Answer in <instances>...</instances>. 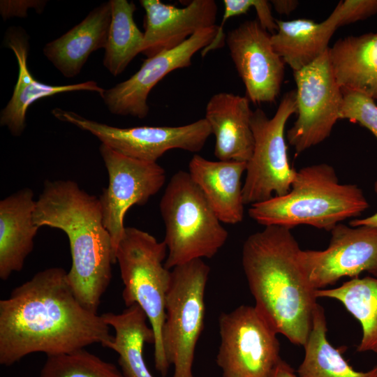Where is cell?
<instances>
[{
    "label": "cell",
    "instance_id": "cell-1",
    "mask_svg": "<svg viewBox=\"0 0 377 377\" xmlns=\"http://www.w3.org/2000/svg\"><path fill=\"white\" fill-rule=\"evenodd\" d=\"M102 316L75 296L61 267L36 273L0 301V364L34 353L58 355L112 340Z\"/></svg>",
    "mask_w": 377,
    "mask_h": 377
},
{
    "label": "cell",
    "instance_id": "cell-2",
    "mask_svg": "<svg viewBox=\"0 0 377 377\" xmlns=\"http://www.w3.org/2000/svg\"><path fill=\"white\" fill-rule=\"evenodd\" d=\"M291 229L268 226L244 242L242 263L255 307L277 334L304 346L318 304Z\"/></svg>",
    "mask_w": 377,
    "mask_h": 377
},
{
    "label": "cell",
    "instance_id": "cell-3",
    "mask_svg": "<svg viewBox=\"0 0 377 377\" xmlns=\"http://www.w3.org/2000/svg\"><path fill=\"white\" fill-rule=\"evenodd\" d=\"M34 222L39 228L47 226L66 233L72 258L69 285L85 308L98 313L115 263L98 198L74 181L47 180L36 200Z\"/></svg>",
    "mask_w": 377,
    "mask_h": 377
},
{
    "label": "cell",
    "instance_id": "cell-4",
    "mask_svg": "<svg viewBox=\"0 0 377 377\" xmlns=\"http://www.w3.org/2000/svg\"><path fill=\"white\" fill-rule=\"evenodd\" d=\"M369 207L362 188L356 184H341L334 168L323 163L296 170L286 194L250 205L248 214L264 226L292 229L308 225L330 231Z\"/></svg>",
    "mask_w": 377,
    "mask_h": 377
},
{
    "label": "cell",
    "instance_id": "cell-5",
    "mask_svg": "<svg viewBox=\"0 0 377 377\" xmlns=\"http://www.w3.org/2000/svg\"><path fill=\"white\" fill-rule=\"evenodd\" d=\"M159 209L165 226L168 269L212 258L228 239V231L188 172L179 170L172 176Z\"/></svg>",
    "mask_w": 377,
    "mask_h": 377
},
{
    "label": "cell",
    "instance_id": "cell-6",
    "mask_svg": "<svg viewBox=\"0 0 377 377\" xmlns=\"http://www.w3.org/2000/svg\"><path fill=\"white\" fill-rule=\"evenodd\" d=\"M167 254L163 241L158 242L149 233L134 227H126L115 254L124 286V304L126 307L136 304L145 313L154 335L155 367L163 376L170 367L162 342L165 297L171 274L165 266Z\"/></svg>",
    "mask_w": 377,
    "mask_h": 377
},
{
    "label": "cell",
    "instance_id": "cell-7",
    "mask_svg": "<svg viewBox=\"0 0 377 377\" xmlns=\"http://www.w3.org/2000/svg\"><path fill=\"white\" fill-rule=\"evenodd\" d=\"M165 297L162 342L173 377H194L192 367L204 326L205 292L210 267L202 259L175 267Z\"/></svg>",
    "mask_w": 377,
    "mask_h": 377
},
{
    "label": "cell",
    "instance_id": "cell-8",
    "mask_svg": "<svg viewBox=\"0 0 377 377\" xmlns=\"http://www.w3.org/2000/svg\"><path fill=\"white\" fill-rule=\"evenodd\" d=\"M295 113V90L285 94L272 118L260 108L253 111L251 126L254 147L246 162L242 187L245 205L281 196L290 191L296 170L288 161L284 133L288 119Z\"/></svg>",
    "mask_w": 377,
    "mask_h": 377
},
{
    "label": "cell",
    "instance_id": "cell-9",
    "mask_svg": "<svg viewBox=\"0 0 377 377\" xmlns=\"http://www.w3.org/2000/svg\"><path fill=\"white\" fill-rule=\"evenodd\" d=\"M216 364L222 377H272L281 360L278 334L255 306L241 305L219 318Z\"/></svg>",
    "mask_w": 377,
    "mask_h": 377
},
{
    "label": "cell",
    "instance_id": "cell-10",
    "mask_svg": "<svg viewBox=\"0 0 377 377\" xmlns=\"http://www.w3.org/2000/svg\"><path fill=\"white\" fill-rule=\"evenodd\" d=\"M59 120L88 131L113 150L133 158L156 162L166 151L179 149L198 152L212 135L203 118L178 126H136L118 128L86 119L61 108L52 110Z\"/></svg>",
    "mask_w": 377,
    "mask_h": 377
},
{
    "label": "cell",
    "instance_id": "cell-11",
    "mask_svg": "<svg viewBox=\"0 0 377 377\" xmlns=\"http://www.w3.org/2000/svg\"><path fill=\"white\" fill-rule=\"evenodd\" d=\"M297 117L287 131L297 154L314 147L330 135L343 103V92L331 66L329 50L310 65L293 72Z\"/></svg>",
    "mask_w": 377,
    "mask_h": 377
},
{
    "label": "cell",
    "instance_id": "cell-12",
    "mask_svg": "<svg viewBox=\"0 0 377 377\" xmlns=\"http://www.w3.org/2000/svg\"><path fill=\"white\" fill-rule=\"evenodd\" d=\"M99 151L109 181L98 199L115 261L116 251L126 228L124 220L128 210L134 205H145L156 195L165 184L166 172L157 162L128 157L103 144Z\"/></svg>",
    "mask_w": 377,
    "mask_h": 377
},
{
    "label": "cell",
    "instance_id": "cell-13",
    "mask_svg": "<svg viewBox=\"0 0 377 377\" xmlns=\"http://www.w3.org/2000/svg\"><path fill=\"white\" fill-rule=\"evenodd\" d=\"M330 232L325 249H301L300 253L302 267L313 289H323L343 277H359L362 272L377 277V227L341 223Z\"/></svg>",
    "mask_w": 377,
    "mask_h": 377
},
{
    "label": "cell",
    "instance_id": "cell-14",
    "mask_svg": "<svg viewBox=\"0 0 377 377\" xmlns=\"http://www.w3.org/2000/svg\"><path fill=\"white\" fill-rule=\"evenodd\" d=\"M218 25L198 31L179 46L147 58L128 80L105 89L101 97L113 114L140 119L147 116V98L151 90L170 72L188 67L193 55L215 38Z\"/></svg>",
    "mask_w": 377,
    "mask_h": 377
},
{
    "label": "cell",
    "instance_id": "cell-15",
    "mask_svg": "<svg viewBox=\"0 0 377 377\" xmlns=\"http://www.w3.org/2000/svg\"><path fill=\"white\" fill-rule=\"evenodd\" d=\"M271 36L257 20H246L227 34L231 59L253 104L275 102L284 78L286 64Z\"/></svg>",
    "mask_w": 377,
    "mask_h": 377
},
{
    "label": "cell",
    "instance_id": "cell-16",
    "mask_svg": "<svg viewBox=\"0 0 377 377\" xmlns=\"http://www.w3.org/2000/svg\"><path fill=\"white\" fill-rule=\"evenodd\" d=\"M145 10L141 54L147 58L173 49L200 30L216 25L218 6L214 0H193L178 8L159 0H140Z\"/></svg>",
    "mask_w": 377,
    "mask_h": 377
},
{
    "label": "cell",
    "instance_id": "cell-17",
    "mask_svg": "<svg viewBox=\"0 0 377 377\" xmlns=\"http://www.w3.org/2000/svg\"><path fill=\"white\" fill-rule=\"evenodd\" d=\"M6 46L15 54L18 64V76L13 95L0 113V124L15 137L26 128L28 108L35 101L57 94L75 91H89L102 95L104 89L92 80L66 85H50L34 78L27 66L29 37L20 27H10L5 35Z\"/></svg>",
    "mask_w": 377,
    "mask_h": 377
},
{
    "label": "cell",
    "instance_id": "cell-18",
    "mask_svg": "<svg viewBox=\"0 0 377 377\" xmlns=\"http://www.w3.org/2000/svg\"><path fill=\"white\" fill-rule=\"evenodd\" d=\"M250 101L229 92L214 94L205 119L215 138L214 156L219 161L247 162L253 151Z\"/></svg>",
    "mask_w": 377,
    "mask_h": 377
},
{
    "label": "cell",
    "instance_id": "cell-19",
    "mask_svg": "<svg viewBox=\"0 0 377 377\" xmlns=\"http://www.w3.org/2000/svg\"><path fill=\"white\" fill-rule=\"evenodd\" d=\"M246 163L210 161L195 154L188 173L221 223L237 224L244 214L242 178Z\"/></svg>",
    "mask_w": 377,
    "mask_h": 377
},
{
    "label": "cell",
    "instance_id": "cell-20",
    "mask_svg": "<svg viewBox=\"0 0 377 377\" xmlns=\"http://www.w3.org/2000/svg\"><path fill=\"white\" fill-rule=\"evenodd\" d=\"M34 192L24 188L0 202V278L8 279L24 267L39 229L34 222Z\"/></svg>",
    "mask_w": 377,
    "mask_h": 377
},
{
    "label": "cell",
    "instance_id": "cell-21",
    "mask_svg": "<svg viewBox=\"0 0 377 377\" xmlns=\"http://www.w3.org/2000/svg\"><path fill=\"white\" fill-rule=\"evenodd\" d=\"M111 16L110 1L102 3L81 22L47 43L43 54L64 77L77 75L93 52L105 49Z\"/></svg>",
    "mask_w": 377,
    "mask_h": 377
},
{
    "label": "cell",
    "instance_id": "cell-22",
    "mask_svg": "<svg viewBox=\"0 0 377 377\" xmlns=\"http://www.w3.org/2000/svg\"><path fill=\"white\" fill-rule=\"evenodd\" d=\"M276 22L277 30L271 36L272 45L294 72L310 65L329 50V42L339 28V13L335 7L319 23L304 18Z\"/></svg>",
    "mask_w": 377,
    "mask_h": 377
},
{
    "label": "cell",
    "instance_id": "cell-23",
    "mask_svg": "<svg viewBox=\"0 0 377 377\" xmlns=\"http://www.w3.org/2000/svg\"><path fill=\"white\" fill-rule=\"evenodd\" d=\"M329 55L342 91L377 100V32L340 38L329 48Z\"/></svg>",
    "mask_w": 377,
    "mask_h": 377
},
{
    "label": "cell",
    "instance_id": "cell-24",
    "mask_svg": "<svg viewBox=\"0 0 377 377\" xmlns=\"http://www.w3.org/2000/svg\"><path fill=\"white\" fill-rule=\"evenodd\" d=\"M114 330V336L105 347L115 351L125 377H154L146 365L143 349L146 343H154V335L143 310L136 304L120 313L101 315Z\"/></svg>",
    "mask_w": 377,
    "mask_h": 377
},
{
    "label": "cell",
    "instance_id": "cell-25",
    "mask_svg": "<svg viewBox=\"0 0 377 377\" xmlns=\"http://www.w3.org/2000/svg\"><path fill=\"white\" fill-rule=\"evenodd\" d=\"M327 322L323 306L317 304L308 339L303 346L304 355L296 374L297 377H377V364L367 371H359L334 348L327 337Z\"/></svg>",
    "mask_w": 377,
    "mask_h": 377
},
{
    "label": "cell",
    "instance_id": "cell-26",
    "mask_svg": "<svg viewBox=\"0 0 377 377\" xmlns=\"http://www.w3.org/2000/svg\"><path fill=\"white\" fill-rule=\"evenodd\" d=\"M315 295L341 302L360 323L362 338L357 352L377 353V277L353 278L334 288L316 290Z\"/></svg>",
    "mask_w": 377,
    "mask_h": 377
},
{
    "label": "cell",
    "instance_id": "cell-27",
    "mask_svg": "<svg viewBox=\"0 0 377 377\" xmlns=\"http://www.w3.org/2000/svg\"><path fill=\"white\" fill-rule=\"evenodd\" d=\"M111 22L105 47L103 66L113 75L121 74L130 62L142 52L144 32L137 27L133 2L110 0Z\"/></svg>",
    "mask_w": 377,
    "mask_h": 377
},
{
    "label": "cell",
    "instance_id": "cell-28",
    "mask_svg": "<svg viewBox=\"0 0 377 377\" xmlns=\"http://www.w3.org/2000/svg\"><path fill=\"white\" fill-rule=\"evenodd\" d=\"M39 377H125L113 364L84 348L47 356Z\"/></svg>",
    "mask_w": 377,
    "mask_h": 377
},
{
    "label": "cell",
    "instance_id": "cell-29",
    "mask_svg": "<svg viewBox=\"0 0 377 377\" xmlns=\"http://www.w3.org/2000/svg\"><path fill=\"white\" fill-rule=\"evenodd\" d=\"M340 119H348L367 128L377 139V105L371 98L351 91H342Z\"/></svg>",
    "mask_w": 377,
    "mask_h": 377
},
{
    "label": "cell",
    "instance_id": "cell-30",
    "mask_svg": "<svg viewBox=\"0 0 377 377\" xmlns=\"http://www.w3.org/2000/svg\"><path fill=\"white\" fill-rule=\"evenodd\" d=\"M336 8L339 13V27L377 14V0L340 1Z\"/></svg>",
    "mask_w": 377,
    "mask_h": 377
},
{
    "label": "cell",
    "instance_id": "cell-31",
    "mask_svg": "<svg viewBox=\"0 0 377 377\" xmlns=\"http://www.w3.org/2000/svg\"><path fill=\"white\" fill-rule=\"evenodd\" d=\"M223 3L224 12L217 34L212 43L201 51L202 57L211 50L222 47L224 43L223 27L226 20L247 13L250 8L254 6L255 0H224Z\"/></svg>",
    "mask_w": 377,
    "mask_h": 377
},
{
    "label": "cell",
    "instance_id": "cell-32",
    "mask_svg": "<svg viewBox=\"0 0 377 377\" xmlns=\"http://www.w3.org/2000/svg\"><path fill=\"white\" fill-rule=\"evenodd\" d=\"M46 2V1H1V14L4 20L13 16L25 17L29 8L41 11Z\"/></svg>",
    "mask_w": 377,
    "mask_h": 377
},
{
    "label": "cell",
    "instance_id": "cell-33",
    "mask_svg": "<svg viewBox=\"0 0 377 377\" xmlns=\"http://www.w3.org/2000/svg\"><path fill=\"white\" fill-rule=\"evenodd\" d=\"M271 3L266 0H255L254 9L257 15V20L260 25L271 34L277 30L276 20L272 13Z\"/></svg>",
    "mask_w": 377,
    "mask_h": 377
},
{
    "label": "cell",
    "instance_id": "cell-34",
    "mask_svg": "<svg viewBox=\"0 0 377 377\" xmlns=\"http://www.w3.org/2000/svg\"><path fill=\"white\" fill-rule=\"evenodd\" d=\"M271 5L279 14L288 15L297 8L299 1L296 0H273L271 1Z\"/></svg>",
    "mask_w": 377,
    "mask_h": 377
},
{
    "label": "cell",
    "instance_id": "cell-35",
    "mask_svg": "<svg viewBox=\"0 0 377 377\" xmlns=\"http://www.w3.org/2000/svg\"><path fill=\"white\" fill-rule=\"evenodd\" d=\"M272 377H297V376L291 366L281 359Z\"/></svg>",
    "mask_w": 377,
    "mask_h": 377
},
{
    "label": "cell",
    "instance_id": "cell-36",
    "mask_svg": "<svg viewBox=\"0 0 377 377\" xmlns=\"http://www.w3.org/2000/svg\"><path fill=\"white\" fill-rule=\"evenodd\" d=\"M348 225L351 226H368L377 227V213L362 219H353Z\"/></svg>",
    "mask_w": 377,
    "mask_h": 377
},
{
    "label": "cell",
    "instance_id": "cell-37",
    "mask_svg": "<svg viewBox=\"0 0 377 377\" xmlns=\"http://www.w3.org/2000/svg\"><path fill=\"white\" fill-rule=\"evenodd\" d=\"M374 191L377 193V181L374 184Z\"/></svg>",
    "mask_w": 377,
    "mask_h": 377
}]
</instances>
